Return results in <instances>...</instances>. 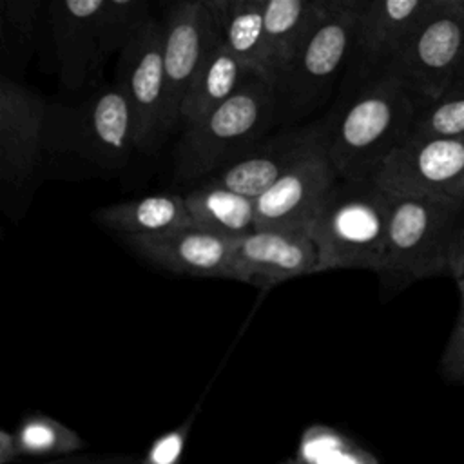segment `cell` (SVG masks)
<instances>
[{
  "label": "cell",
  "mask_w": 464,
  "mask_h": 464,
  "mask_svg": "<svg viewBox=\"0 0 464 464\" xmlns=\"http://www.w3.org/2000/svg\"><path fill=\"white\" fill-rule=\"evenodd\" d=\"M219 44L250 72L268 82L263 24L265 0H205Z\"/></svg>",
  "instance_id": "d6986e66"
},
{
  "label": "cell",
  "mask_w": 464,
  "mask_h": 464,
  "mask_svg": "<svg viewBox=\"0 0 464 464\" xmlns=\"http://www.w3.org/2000/svg\"><path fill=\"white\" fill-rule=\"evenodd\" d=\"M393 198L373 179H341L308 228L321 272L364 268L379 272Z\"/></svg>",
  "instance_id": "3957f363"
},
{
  "label": "cell",
  "mask_w": 464,
  "mask_h": 464,
  "mask_svg": "<svg viewBox=\"0 0 464 464\" xmlns=\"http://www.w3.org/2000/svg\"><path fill=\"white\" fill-rule=\"evenodd\" d=\"M14 437L22 459L53 460L82 453L87 448L78 431L45 413H27L14 430Z\"/></svg>",
  "instance_id": "cb8c5ba5"
},
{
  "label": "cell",
  "mask_w": 464,
  "mask_h": 464,
  "mask_svg": "<svg viewBox=\"0 0 464 464\" xmlns=\"http://www.w3.org/2000/svg\"><path fill=\"white\" fill-rule=\"evenodd\" d=\"M464 172V138L406 140L373 181L393 198H446Z\"/></svg>",
  "instance_id": "8fae6325"
},
{
  "label": "cell",
  "mask_w": 464,
  "mask_h": 464,
  "mask_svg": "<svg viewBox=\"0 0 464 464\" xmlns=\"http://www.w3.org/2000/svg\"><path fill=\"white\" fill-rule=\"evenodd\" d=\"M116 85L134 120L136 150L156 152L176 130L163 65V25L152 18L118 54Z\"/></svg>",
  "instance_id": "ba28073f"
},
{
  "label": "cell",
  "mask_w": 464,
  "mask_h": 464,
  "mask_svg": "<svg viewBox=\"0 0 464 464\" xmlns=\"http://www.w3.org/2000/svg\"><path fill=\"white\" fill-rule=\"evenodd\" d=\"M40 2L2 0L0 2V58L2 76H22L36 45Z\"/></svg>",
  "instance_id": "603a6c76"
},
{
  "label": "cell",
  "mask_w": 464,
  "mask_h": 464,
  "mask_svg": "<svg viewBox=\"0 0 464 464\" xmlns=\"http://www.w3.org/2000/svg\"><path fill=\"white\" fill-rule=\"evenodd\" d=\"M361 5L362 0H324L319 18L272 85L277 118H301L332 94L350 65Z\"/></svg>",
  "instance_id": "5b68a950"
},
{
  "label": "cell",
  "mask_w": 464,
  "mask_h": 464,
  "mask_svg": "<svg viewBox=\"0 0 464 464\" xmlns=\"http://www.w3.org/2000/svg\"><path fill=\"white\" fill-rule=\"evenodd\" d=\"M248 74L250 72L221 44H218L205 58L181 102L179 127L183 129L199 121L225 103Z\"/></svg>",
  "instance_id": "7402d4cb"
},
{
  "label": "cell",
  "mask_w": 464,
  "mask_h": 464,
  "mask_svg": "<svg viewBox=\"0 0 464 464\" xmlns=\"http://www.w3.org/2000/svg\"><path fill=\"white\" fill-rule=\"evenodd\" d=\"M134 150L132 112L116 83L92 91L78 105L49 102L47 161L69 156L91 169L116 172Z\"/></svg>",
  "instance_id": "8992f818"
},
{
  "label": "cell",
  "mask_w": 464,
  "mask_h": 464,
  "mask_svg": "<svg viewBox=\"0 0 464 464\" xmlns=\"http://www.w3.org/2000/svg\"><path fill=\"white\" fill-rule=\"evenodd\" d=\"M192 225L228 241H237L256 230V199L221 185L199 183L185 196Z\"/></svg>",
  "instance_id": "ffe728a7"
},
{
  "label": "cell",
  "mask_w": 464,
  "mask_h": 464,
  "mask_svg": "<svg viewBox=\"0 0 464 464\" xmlns=\"http://www.w3.org/2000/svg\"><path fill=\"white\" fill-rule=\"evenodd\" d=\"M457 283V290L460 294V310L464 312V266L459 270V274L453 277Z\"/></svg>",
  "instance_id": "836d02e7"
},
{
  "label": "cell",
  "mask_w": 464,
  "mask_h": 464,
  "mask_svg": "<svg viewBox=\"0 0 464 464\" xmlns=\"http://www.w3.org/2000/svg\"><path fill=\"white\" fill-rule=\"evenodd\" d=\"M420 111L408 87L382 71L350 85L324 116V147L341 179H373L382 161L402 145Z\"/></svg>",
  "instance_id": "6da1fadb"
},
{
  "label": "cell",
  "mask_w": 464,
  "mask_h": 464,
  "mask_svg": "<svg viewBox=\"0 0 464 464\" xmlns=\"http://www.w3.org/2000/svg\"><path fill=\"white\" fill-rule=\"evenodd\" d=\"M430 5L431 0H362L346 76L355 83L386 71Z\"/></svg>",
  "instance_id": "9a60e30c"
},
{
  "label": "cell",
  "mask_w": 464,
  "mask_h": 464,
  "mask_svg": "<svg viewBox=\"0 0 464 464\" xmlns=\"http://www.w3.org/2000/svg\"><path fill=\"white\" fill-rule=\"evenodd\" d=\"M464 138V74L417 112L408 140Z\"/></svg>",
  "instance_id": "484cf974"
},
{
  "label": "cell",
  "mask_w": 464,
  "mask_h": 464,
  "mask_svg": "<svg viewBox=\"0 0 464 464\" xmlns=\"http://www.w3.org/2000/svg\"><path fill=\"white\" fill-rule=\"evenodd\" d=\"M18 459H22V455H20L14 431L2 430L0 431V464H11Z\"/></svg>",
  "instance_id": "f546056e"
},
{
  "label": "cell",
  "mask_w": 464,
  "mask_h": 464,
  "mask_svg": "<svg viewBox=\"0 0 464 464\" xmlns=\"http://www.w3.org/2000/svg\"><path fill=\"white\" fill-rule=\"evenodd\" d=\"M121 241L140 259L161 270L178 276L236 281L232 241L194 225L165 236Z\"/></svg>",
  "instance_id": "2e32d148"
},
{
  "label": "cell",
  "mask_w": 464,
  "mask_h": 464,
  "mask_svg": "<svg viewBox=\"0 0 464 464\" xmlns=\"http://www.w3.org/2000/svg\"><path fill=\"white\" fill-rule=\"evenodd\" d=\"M462 223L464 207L451 198H393L377 272L382 288L401 292L417 281L450 276L448 254Z\"/></svg>",
  "instance_id": "277c9868"
},
{
  "label": "cell",
  "mask_w": 464,
  "mask_h": 464,
  "mask_svg": "<svg viewBox=\"0 0 464 464\" xmlns=\"http://www.w3.org/2000/svg\"><path fill=\"white\" fill-rule=\"evenodd\" d=\"M324 143V120L294 125L265 136L236 160L205 178L246 198H259Z\"/></svg>",
  "instance_id": "30bf717a"
},
{
  "label": "cell",
  "mask_w": 464,
  "mask_h": 464,
  "mask_svg": "<svg viewBox=\"0 0 464 464\" xmlns=\"http://www.w3.org/2000/svg\"><path fill=\"white\" fill-rule=\"evenodd\" d=\"M462 266H464V223L457 230L450 246V254H448L450 277H455Z\"/></svg>",
  "instance_id": "f1b7e54d"
},
{
  "label": "cell",
  "mask_w": 464,
  "mask_h": 464,
  "mask_svg": "<svg viewBox=\"0 0 464 464\" xmlns=\"http://www.w3.org/2000/svg\"><path fill=\"white\" fill-rule=\"evenodd\" d=\"M49 102L11 76H0V181L27 188L47 163Z\"/></svg>",
  "instance_id": "9c48e42d"
},
{
  "label": "cell",
  "mask_w": 464,
  "mask_h": 464,
  "mask_svg": "<svg viewBox=\"0 0 464 464\" xmlns=\"http://www.w3.org/2000/svg\"><path fill=\"white\" fill-rule=\"evenodd\" d=\"M439 373L451 384L464 386V312L457 315L450 339L439 359Z\"/></svg>",
  "instance_id": "83f0119b"
},
{
  "label": "cell",
  "mask_w": 464,
  "mask_h": 464,
  "mask_svg": "<svg viewBox=\"0 0 464 464\" xmlns=\"http://www.w3.org/2000/svg\"><path fill=\"white\" fill-rule=\"evenodd\" d=\"M446 198H451L455 199L457 203H460L464 207V172L460 174V178L451 185V188L448 190V196Z\"/></svg>",
  "instance_id": "d6a6232c"
},
{
  "label": "cell",
  "mask_w": 464,
  "mask_h": 464,
  "mask_svg": "<svg viewBox=\"0 0 464 464\" xmlns=\"http://www.w3.org/2000/svg\"><path fill=\"white\" fill-rule=\"evenodd\" d=\"M281 464H306V462L299 457H290V459H285Z\"/></svg>",
  "instance_id": "e575fe53"
},
{
  "label": "cell",
  "mask_w": 464,
  "mask_h": 464,
  "mask_svg": "<svg viewBox=\"0 0 464 464\" xmlns=\"http://www.w3.org/2000/svg\"><path fill=\"white\" fill-rule=\"evenodd\" d=\"M324 0H265L263 24L266 42L268 83L288 65L297 47L323 11Z\"/></svg>",
  "instance_id": "44dd1931"
},
{
  "label": "cell",
  "mask_w": 464,
  "mask_h": 464,
  "mask_svg": "<svg viewBox=\"0 0 464 464\" xmlns=\"http://www.w3.org/2000/svg\"><path fill=\"white\" fill-rule=\"evenodd\" d=\"M386 71L408 87L420 109L435 102L464 74V0H431Z\"/></svg>",
  "instance_id": "52a82bcc"
},
{
  "label": "cell",
  "mask_w": 464,
  "mask_h": 464,
  "mask_svg": "<svg viewBox=\"0 0 464 464\" xmlns=\"http://www.w3.org/2000/svg\"><path fill=\"white\" fill-rule=\"evenodd\" d=\"M339 181L324 143L256 198V230L308 232L328 194Z\"/></svg>",
  "instance_id": "7c38bea8"
},
{
  "label": "cell",
  "mask_w": 464,
  "mask_h": 464,
  "mask_svg": "<svg viewBox=\"0 0 464 464\" xmlns=\"http://www.w3.org/2000/svg\"><path fill=\"white\" fill-rule=\"evenodd\" d=\"M94 455H85V453H76L62 459H53V460H44L40 464H92Z\"/></svg>",
  "instance_id": "1f68e13d"
},
{
  "label": "cell",
  "mask_w": 464,
  "mask_h": 464,
  "mask_svg": "<svg viewBox=\"0 0 464 464\" xmlns=\"http://www.w3.org/2000/svg\"><path fill=\"white\" fill-rule=\"evenodd\" d=\"M92 464H143L136 455H94Z\"/></svg>",
  "instance_id": "4dcf8cb0"
},
{
  "label": "cell",
  "mask_w": 464,
  "mask_h": 464,
  "mask_svg": "<svg viewBox=\"0 0 464 464\" xmlns=\"http://www.w3.org/2000/svg\"><path fill=\"white\" fill-rule=\"evenodd\" d=\"M161 25L169 103L179 127L181 102L219 38L205 0H183L169 5Z\"/></svg>",
  "instance_id": "5bb4252c"
},
{
  "label": "cell",
  "mask_w": 464,
  "mask_h": 464,
  "mask_svg": "<svg viewBox=\"0 0 464 464\" xmlns=\"http://www.w3.org/2000/svg\"><path fill=\"white\" fill-rule=\"evenodd\" d=\"M196 411H198V408L179 426H176L174 430L160 435L150 444L145 457H141L143 464H179L181 455L185 451V444H187L190 428H192V420L196 417Z\"/></svg>",
  "instance_id": "4316f807"
},
{
  "label": "cell",
  "mask_w": 464,
  "mask_h": 464,
  "mask_svg": "<svg viewBox=\"0 0 464 464\" xmlns=\"http://www.w3.org/2000/svg\"><path fill=\"white\" fill-rule=\"evenodd\" d=\"M274 87L248 74L241 87L199 121L183 127L174 152L178 179L208 178L261 141L277 121Z\"/></svg>",
  "instance_id": "7a4b0ae2"
},
{
  "label": "cell",
  "mask_w": 464,
  "mask_h": 464,
  "mask_svg": "<svg viewBox=\"0 0 464 464\" xmlns=\"http://www.w3.org/2000/svg\"><path fill=\"white\" fill-rule=\"evenodd\" d=\"M154 16L145 0H102L98 11V40L103 62L121 53Z\"/></svg>",
  "instance_id": "d4e9b609"
},
{
  "label": "cell",
  "mask_w": 464,
  "mask_h": 464,
  "mask_svg": "<svg viewBox=\"0 0 464 464\" xmlns=\"http://www.w3.org/2000/svg\"><path fill=\"white\" fill-rule=\"evenodd\" d=\"M102 0H67L49 4V27L58 76L67 91H80L103 67L98 40Z\"/></svg>",
  "instance_id": "e0dca14e"
},
{
  "label": "cell",
  "mask_w": 464,
  "mask_h": 464,
  "mask_svg": "<svg viewBox=\"0 0 464 464\" xmlns=\"http://www.w3.org/2000/svg\"><path fill=\"white\" fill-rule=\"evenodd\" d=\"M232 256L236 281L259 290L321 272L315 243L303 230H254L232 241Z\"/></svg>",
  "instance_id": "4fadbf2b"
},
{
  "label": "cell",
  "mask_w": 464,
  "mask_h": 464,
  "mask_svg": "<svg viewBox=\"0 0 464 464\" xmlns=\"http://www.w3.org/2000/svg\"><path fill=\"white\" fill-rule=\"evenodd\" d=\"M94 219L121 239L156 237L192 227L185 198L179 194H150L111 203L98 208Z\"/></svg>",
  "instance_id": "ac0fdd59"
}]
</instances>
